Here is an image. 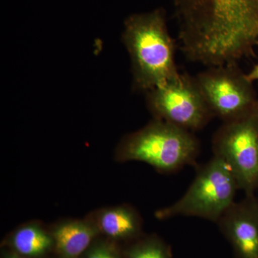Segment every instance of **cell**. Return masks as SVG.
<instances>
[{
	"mask_svg": "<svg viewBox=\"0 0 258 258\" xmlns=\"http://www.w3.org/2000/svg\"><path fill=\"white\" fill-rule=\"evenodd\" d=\"M181 50L208 67L237 63L258 46V0H173Z\"/></svg>",
	"mask_w": 258,
	"mask_h": 258,
	"instance_id": "1",
	"label": "cell"
},
{
	"mask_svg": "<svg viewBox=\"0 0 258 258\" xmlns=\"http://www.w3.org/2000/svg\"><path fill=\"white\" fill-rule=\"evenodd\" d=\"M123 40L133 68L134 86L149 91L177 79L175 44L168 32L164 10L134 15L125 23Z\"/></svg>",
	"mask_w": 258,
	"mask_h": 258,
	"instance_id": "2",
	"label": "cell"
},
{
	"mask_svg": "<svg viewBox=\"0 0 258 258\" xmlns=\"http://www.w3.org/2000/svg\"><path fill=\"white\" fill-rule=\"evenodd\" d=\"M200 144L192 132L154 119L143 128L128 134L118 144L115 159L141 161L164 174L195 164Z\"/></svg>",
	"mask_w": 258,
	"mask_h": 258,
	"instance_id": "3",
	"label": "cell"
},
{
	"mask_svg": "<svg viewBox=\"0 0 258 258\" xmlns=\"http://www.w3.org/2000/svg\"><path fill=\"white\" fill-rule=\"evenodd\" d=\"M239 189L228 165L214 156L199 169L192 183L179 200L156 212L158 220L174 217H195L217 223L235 203Z\"/></svg>",
	"mask_w": 258,
	"mask_h": 258,
	"instance_id": "4",
	"label": "cell"
},
{
	"mask_svg": "<svg viewBox=\"0 0 258 258\" xmlns=\"http://www.w3.org/2000/svg\"><path fill=\"white\" fill-rule=\"evenodd\" d=\"M214 156L222 159L235 176L239 190H258V111L224 124L212 139Z\"/></svg>",
	"mask_w": 258,
	"mask_h": 258,
	"instance_id": "5",
	"label": "cell"
},
{
	"mask_svg": "<svg viewBox=\"0 0 258 258\" xmlns=\"http://www.w3.org/2000/svg\"><path fill=\"white\" fill-rule=\"evenodd\" d=\"M195 78L212 114L224 122L240 119L257 111L253 83L237 63L209 67Z\"/></svg>",
	"mask_w": 258,
	"mask_h": 258,
	"instance_id": "6",
	"label": "cell"
},
{
	"mask_svg": "<svg viewBox=\"0 0 258 258\" xmlns=\"http://www.w3.org/2000/svg\"><path fill=\"white\" fill-rule=\"evenodd\" d=\"M147 105L154 119L191 132L203 128L215 117L195 78L186 74L147 91Z\"/></svg>",
	"mask_w": 258,
	"mask_h": 258,
	"instance_id": "7",
	"label": "cell"
},
{
	"mask_svg": "<svg viewBox=\"0 0 258 258\" xmlns=\"http://www.w3.org/2000/svg\"><path fill=\"white\" fill-rule=\"evenodd\" d=\"M235 258H258V198L245 195L234 203L217 222Z\"/></svg>",
	"mask_w": 258,
	"mask_h": 258,
	"instance_id": "8",
	"label": "cell"
},
{
	"mask_svg": "<svg viewBox=\"0 0 258 258\" xmlns=\"http://www.w3.org/2000/svg\"><path fill=\"white\" fill-rule=\"evenodd\" d=\"M99 232L93 219L90 218L61 222L51 235L61 257L79 258L88 250Z\"/></svg>",
	"mask_w": 258,
	"mask_h": 258,
	"instance_id": "9",
	"label": "cell"
},
{
	"mask_svg": "<svg viewBox=\"0 0 258 258\" xmlns=\"http://www.w3.org/2000/svg\"><path fill=\"white\" fill-rule=\"evenodd\" d=\"M99 232L115 240L133 241L142 235V218L127 205L103 209L92 217Z\"/></svg>",
	"mask_w": 258,
	"mask_h": 258,
	"instance_id": "10",
	"label": "cell"
},
{
	"mask_svg": "<svg viewBox=\"0 0 258 258\" xmlns=\"http://www.w3.org/2000/svg\"><path fill=\"white\" fill-rule=\"evenodd\" d=\"M12 243L19 254L32 257L44 255L54 246L51 234L36 224L24 225L15 231Z\"/></svg>",
	"mask_w": 258,
	"mask_h": 258,
	"instance_id": "11",
	"label": "cell"
},
{
	"mask_svg": "<svg viewBox=\"0 0 258 258\" xmlns=\"http://www.w3.org/2000/svg\"><path fill=\"white\" fill-rule=\"evenodd\" d=\"M123 258H172L170 246L157 235L141 236L123 253Z\"/></svg>",
	"mask_w": 258,
	"mask_h": 258,
	"instance_id": "12",
	"label": "cell"
},
{
	"mask_svg": "<svg viewBox=\"0 0 258 258\" xmlns=\"http://www.w3.org/2000/svg\"><path fill=\"white\" fill-rule=\"evenodd\" d=\"M83 258H123V255L114 244L101 241L91 244Z\"/></svg>",
	"mask_w": 258,
	"mask_h": 258,
	"instance_id": "13",
	"label": "cell"
},
{
	"mask_svg": "<svg viewBox=\"0 0 258 258\" xmlns=\"http://www.w3.org/2000/svg\"><path fill=\"white\" fill-rule=\"evenodd\" d=\"M246 76L251 82L253 83L254 81H258V63L255 64Z\"/></svg>",
	"mask_w": 258,
	"mask_h": 258,
	"instance_id": "14",
	"label": "cell"
},
{
	"mask_svg": "<svg viewBox=\"0 0 258 258\" xmlns=\"http://www.w3.org/2000/svg\"><path fill=\"white\" fill-rule=\"evenodd\" d=\"M8 258H24L20 257V256L18 255H15V254H13V255L10 256V257H8Z\"/></svg>",
	"mask_w": 258,
	"mask_h": 258,
	"instance_id": "15",
	"label": "cell"
},
{
	"mask_svg": "<svg viewBox=\"0 0 258 258\" xmlns=\"http://www.w3.org/2000/svg\"><path fill=\"white\" fill-rule=\"evenodd\" d=\"M257 111H258V100H257Z\"/></svg>",
	"mask_w": 258,
	"mask_h": 258,
	"instance_id": "16",
	"label": "cell"
}]
</instances>
